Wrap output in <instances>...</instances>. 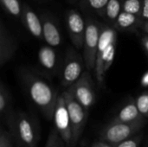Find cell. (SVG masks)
<instances>
[{
  "label": "cell",
  "instance_id": "obj_1",
  "mask_svg": "<svg viewBox=\"0 0 148 147\" xmlns=\"http://www.w3.org/2000/svg\"><path fill=\"white\" fill-rule=\"evenodd\" d=\"M22 79L32 102L48 120H53L59 95L48 82L29 70H23Z\"/></svg>",
  "mask_w": 148,
  "mask_h": 147
},
{
  "label": "cell",
  "instance_id": "obj_2",
  "mask_svg": "<svg viewBox=\"0 0 148 147\" xmlns=\"http://www.w3.org/2000/svg\"><path fill=\"white\" fill-rule=\"evenodd\" d=\"M7 126L16 146L36 147L39 139V131L34 118L22 112H13Z\"/></svg>",
  "mask_w": 148,
  "mask_h": 147
},
{
  "label": "cell",
  "instance_id": "obj_3",
  "mask_svg": "<svg viewBox=\"0 0 148 147\" xmlns=\"http://www.w3.org/2000/svg\"><path fill=\"white\" fill-rule=\"evenodd\" d=\"M146 120L134 123L110 122L100 133V141L115 146L138 134L145 126Z\"/></svg>",
  "mask_w": 148,
  "mask_h": 147
},
{
  "label": "cell",
  "instance_id": "obj_4",
  "mask_svg": "<svg viewBox=\"0 0 148 147\" xmlns=\"http://www.w3.org/2000/svg\"><path fill=\"white\" fill-rule=\"evenodd\" d=\"M86 20V31L84 36V44H83V58L84 64L87 70L92 71L95 70L97 48L99 43L101 23L97 21L90 14H87L85 16Z\"/></svg>",
  "mask_w": 148,
  "mask_h": 147
},
{
  "label": "cell",
  "instance_id": "obj_5",
  "mask_svg": "<svg viewBox=\"0 0 148 147\" xmlns=\"http://www.w3.org/2000/svg\"><path fill=\"white\" fill-rule=\"evenodd\" d=\"M62 94L64 95L69 110L73 133V146H75L83 133L88 119V111L85 109L76 100H75L68 90L63 92Z\"/></svg>",
  "mask_w": 148,
  "mask_h": 147
},
{
  "label": "cell",
  "instance_id": "obj_6",
  "mask_svg": "<svg viewBox=\"0 0 148 147\" xmlns=\"http://www.w3.org/2000/svg\"><path fill=\"white\" fill-rule=\"evenodd\" d=\"M53 120L55 129L62 139L66 146L73 147V133L69 110L63 94L59 95L54 112Z\"/></svg>",
  "mask_w": 148,
  "mask_h": 147
},
{
  "label": "cell",
  "instance_id": "obj_7",
  "mask_svg": "<svg viewBox=\"0 0 148 147\" xmlns=\"http://www.w3.org/2000/svg\"><path fill=\"white\" fill-rule=\"evenodd\" d=\"M68 91L88 111L94 105L95 94L94 83L88 71H85L82 77L69 88Z\"/></svg>",
  "mask_w": 148,
  "mask_h": 147
},
{
  "label": "cell",
  "instance_id": "obj_8",
  "mask_svg": "<svg viewBox=\"0 0 148 147\" xmlns=\"http://www.w3.org/2000/svg\"><path fill=\"white\" fill-rule=\"evenodd\" d=\"M83 60L74 49H68L62 72V83L64 87H71L83 75Z\"/></svg>",
  "mask_w": 148,
  "mask_h": 147
},
{
  "label": "cell",
  "instance_id": "obj_9",
  "mask_svg": "<svg viewBox=\"0 0 148 147\" xmlns=\"http://www.w3.org/2000/svg\"><path fill=\"white\" fill-rule=\"evenodd\" d=\"M66 24L74 46L77 49L83 48L86 31L85 17L75 9H71L66 13Z\"/></svg>",
  "mask_w": 148,
  "mask_h": 147
},
{
  "label": "cell",
  "instance_id": "obj_10",
  "mask_svg": "<svg viewBox=\"0 0 148 147\" xmlns=\"http://www.w3.org/2000/svg\"><path fill=\"white\" fill-rule=\"evenodd\" d=\"M17 49V40L9 30L3 21L0 22V67L4 66L14 56Z\"/></svg>",
  "mask_w": 148,
  "mask_h": 147
},
{
  "label": "cell",
  "instance_id": "obj_11",
  "mask_svg": "<svg viewBox=\"0 0 148 147\" xmlns=\"http://www.w3.org/2000/svg\"><path fill=\"white\" fill-rule=\"evenodd\" d=\"M42 23V39L46 43L52 47H58L62 42V36L56 19L48 12L41 15Z\"/></svg>",
  "mask_w": 148,
  "mask_h": 147
},
{
  "label": "cell",
  "instance_id": "obj_12",
  "mask_svg": "<svg viewBox=\"0 0 148 147\" xmlns=\"http://www.w3.org/2000/svg\"><path fill=\"white\" fill-rule=\"evenodd\" d=\"M22 21L28 31L36 38H42V23L41 17L26 3L23 6Z\"/></svg>",
  "mask_w": 148,
  "mask_h": 147
},
{
  "label": "cell",
  "instance_id": "obj_13",
  "mask_svg": "<svg viewBox=\"0 0 148 147\" xmlns=\"http://www.w3.org/2000/svg\"><path fill=\"white\" fill-rule=\"evenodd\" d=\"M141 113H140L135 101H131L126 104L118 113V114L114 118L111 122H121V123H134L138 121L145 120Z\"/></svg>",
  "mask_w": 148,
  "mask_h": 147
},
{
  "label": "cell",
  "instance_id": "obj_14",
  "mask_svg": "<svg viewBox=\"0 0 148 147\" xmlns=\"http://www.w3.org/2000/svg\"><path fill=\"white\" fill-rule=\"evenodd\" d=\"M38 60L41 66L48 72L54 73L57 68V55L55 49L49 46H42L38 52Z\"/></svg>",
  "mask_w": 148,
  "mask_h": 147
},
{
  "label": "cell",
  "instance_id": "obj_15",
  "mask_svg": "<svg viewBox=\"0 0 148 147\" xmlns=\"http://www.w3.org/2000/svg\"><path fill=\"white\" fill-rule=\"evenodd\" d=\"M12 100L8 88L3 82L0 83V116L1 120L7 125L13 113Z\"/></svg>",
  "mask_w": 148,
  "mask_h": 147
},
{
  "label": "cell",
  "instance_id": "obj_16",
  "mask_svg": "<svg viewBox=\"0 0 148 147\" xmlns=\"http://www.w3.org/2000/svg\"><path fill=\"white\" fill-rule=\"evenodd\" d=\"M141 24L142 21L140 16L121 11L115 22L114 28L119 30L132 31L135 30L139 27H141Z\"/></svg>",
  "mask_w": 148,
  "mask_h": 147
},
{
  "label": "cell",
  "instance_id": "obj_17",
  "mask_svg": "<svg viewBox=\"0 0 148 147\" xmlns=\"http://www.w3.org/2000/svg\"><path fill=\"white\" fill-rule=\"evenodd\" d=\"M121 11L122 0H109L101 17L105 19L107 24L114 27L115 22Z\"/></svg>",
  "mask_w": 148,
  "mask_h": 147
},
{
  "label": "cell",
  "instance_id": "obj_18",
  "mask_svg": "<svg viewBox=\"0 0 148 147\" xmlns=\"http://www.w3.org/2000/svg\"><path fill=\"white\" fill-rule=\"evenodd\" d=\"M109 0H82L81 7L89 12H94L102 16L104 10Z\"/></svg>",
  "mask_w": 148,
  "mask_h": 147
},
{
  "label": "cell",
  "instance_id": "obj_19",
  "mask_svg": "<svg viewBox=\"0 0 148 147\" xmlns=\"http://www.w3.org/2000/svg\"><path fill=\"white\" fill-rule=\"evenodd\" d=\"M4 10L13 17H20L23 13V6L19 0H0Z\"/></svg>",
  "mask_w": 148,
  "mask_h": 147
},
{
  "label": "cell",
  "instance_id": "obj_20",
  "mask_svg": "<svg viewBox=\"0 0 148 147\" xmlns=\"http://www.w3.org/2000/svg\"><path fill=\"white\" fill-rule=\"evenodd\" d=\"M142 0H122V11L140 16Z\"/></svg>",
  "mask_w": 148,
  "mask_h": 147
},
{
  "label": "cell",
  "instance_id": "obj_21",
  "mask_svg": "<svg viewBox=\"0 0 148 147\" xmlns=\"http://www.w3.org/2000/svg\"><path fill=\"white\" fill-rule=\"evenodd\" d=\"M135 103L141 115L148 119V91L140 94L135 100Z\"/></svg>",
  "mask_w": 148,
  "mask_h": 147
},
{
  "label": "cell",
  "instance_id": "obj_22",
  "mask_svg": "<svg viewBox=\"0 0 148 147\" xmlns=\"http://www.w3.org/2000/svg\"><path fill=\"white\" fill-rule=\"evenodd\" d=\"M65 145L66 144L55 129L50 132L45 147H65Z\"/></svg>",
  "mask_w": 148,
  "mask_h": 147
},
{
  "label": "cell",
  "instance_id": "obj_23",
  "mask_svg": "<svg viewBox=\"0 0 148 147\" xmlns=\"http://www.w3.org/2000/svg\"><path fill=\"white\" fill-rule=\"evenodd\" d=\"M142 138H143V134L138 133V134L134 135V137L114 146V147H139L141 140H142Z\"/></svg>",
  "mask_w": 148,
  "mask_h": 147
},
{
  "label": "cell",
  "instance_id": "obj_24",
  "mask_svg": "<svg viewBox=\"0 0 148 147\" xmlns=\"http://www.w3.org/2000/svg\"><path fill=\"white\" fill-rule=\"evenodd\" d=\"M0 147H17L14 146V142L9 131L4 130L3 127L0 133Z\"/></svg>",
  "mask_w": 148,
  "mask_h": 147
},
{
  "label": "cell",
  "instance_id": "obj_25",
  "mask_svg": "<svg viewBox=\"0 0 148 147\" xmlns=\"http://www.w3.org/2000/svg\"><path fill=\"white\" fill-rule=\"evenodd\" d=\"M140 19L143 23H148V0H142Z\"/></svg>",
  "mask_w": 148,
  "mask_h": 147
},
{
  "label": "cell",
  "instance_id": "obj_26",
  "mask_svg": "<svg viewBox=\"0 0 148 147\" xmlns=\"http://www.w3.org/2000/svg\"><path fill=\"white\" fill-rule=\"evenodd\" d=\"M141 43L142 46L144 47L145 50L148 53V35L144 33V35L141 36Z\"/></svg>",
  "mask_w": 148,
  "mask_h": 147
},
{
  "label": "cell",
  "instance_id": "obj_27",
  "mask_svg": "<svg viewBox=\"0 0 148 147\" xmlns=\"http://www.w3.org/2000/svg\"><path fill=\"white\" fill-rule=\"evenodd\" d=\"M141 84L143 87H147L148 86V71L143 75L141 79Z\"/></svg>",
  "mask_w": 148,
  "mask_h": 147
},
{
  "label": "cell",
  "instance_id": "obj_28",
  "mask_svg": "<svg viewBox=\"0 0 148 147\" xmlns=\"http://www.w3.org/2000/svg\"><path fill=\"white\" fill-rule=\"evenodd\" d=\"M92 147H114V146H111V145H108V144H106V143H103V142L100 141L98 144H95V146H93Z\"/></svg>",
  "mask_w": 148,
  "mask_h": 147
},
{
  "label": "cell",
  "instance_id": "obj_29",
  "mask_svg": "<svg viewBox=\"0 0 148 147\" xmlns=\"http://www.w3.org/2000/svg\"><path fill=\"white\" fill-rule=\"evenodd\" d=\"M140 28L142 29V30L144 31V33H146V34L148 35V23H143L141 24V27Z\"/></svg>",
  "mask_w": 148,
  "mask_h": 147
},
{
  "label": "cell",
  "instance_id": "obj_30",
  "mask_svg": "<svg viewBox=\"0 0 148 147\" xmlns=\"http://www.w3.org/2000/svg\"><path fill=\"white\" fill-rule=\"evenodd\" d=\"M147 147H148V142H147Z\"/></svg>",
  "mask_w": 148,
  "mask_h": 147
}]
</instances>
